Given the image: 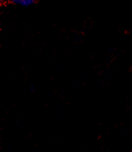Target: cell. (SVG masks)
Masks as SVG:
<instances>
[{"label":"cell","mask_w":132,"mask_h":152,"mask_svg":"<svg viewBox=\"0 0 132 152\" xmlns=\"http://www.w3.org/2000/svg\"><path fill=\"white\" fill-rule=\"evenodd\" d=\"M37 1L38 0H12V3L15 5L29 7L31 6L34 5Z\"/></svg>","instance_id":"1"}]
</instances>
